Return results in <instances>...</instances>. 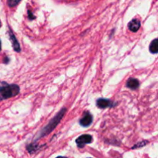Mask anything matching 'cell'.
<instances>
[{
    "instance_id": "cell-15",
    "label": "cell",
    "mask_w": 158,
    "mask_h": 158,
    "mask_svg": "<svg viewBox=\"0 0 158 158\" xmlns=\"http://www.w3.org/2000/svg\"><path fill=\"white\" fill-rule=\"evenodd\" d=\"M0 27H1V22H0Z\"/></svg>"
},
{
    "instance_id": "cell-10",
    "label": "cell",
    "mask_w": 158,
    "mask_h": 158,
    "mask_svg": "<svg viewBox=\"0 0 158 158\" xmlns=\"http://www.w3.org/2000/svg\"><path fill=\"white\" fill-rule=\"evenodd\" d=\"M20 2H21V0H8V6L9 7H15Z\"/></svg>"
},
{
    "instance_id": "cell-4",
    "label": "cell",
    "mask_w": 158,
    "mask_h": 158,
    "mask_svg": "<svg viewBox=\"0 0 158 158\" xmlns=\"http://www.w3.org/2000/svg\"><path fill=\"white\" fill-rule=\"evenodd\" d=\"M93 122V116L89 112H86L83 114V116L82 117V119L80 120V124L82 126H89Z\"/></svg>"
},
{
    "instance_id": "cell-2",
    "label": "cell",
    "mask_w": 158,
    "mask_h": 158,
    "mask_svg": "<svg viewBox=\"0 0 158 158\" xmlns=\"http://www.w3.org/2000/svg\"><path fill=\"white\" fill-rule=\"evenodd\" d=\"M19 92V87L16 85H8L4 83L0 85V100L13 97Z\"/></svg>"
},
{
    "instance_id": "cell-14",
    "label": "cell",
    "mask_w": 158,
    "mask_h": 158,
    "mask_svg": "<svg viewBox=\"0 0 158 158\" xmlns=\"http://www.w3.org/2000/svg\"><path fill=\"white\" fill-rule=\"evenodd\" d=\"M2 49V43H1V40H0V50H1Z\"/></svg>"
},
{
    "instance_id": "cell-11",
    "label": "cell",
    "mask_w": 158,
    "mask_h": 158,
    "mask_svg": "<svg viewBox=\"0 0 158 158\" xmlns=\"http://www.w3.org/2000/svg\"><path fill=\"white\" fill-rule=\"evenodd\" d=\"M28 15H29V20H33V19H35V15L32 14V12H31L30 10H28Z\"/></svg>"
},
{
    "instance_id": "cell-6",
    "label": "cell",
    "mask_w": 158,
    "mask_h": 158,
    "mask_svg": "<svg viewBox=\"0 0 158 158\" xmlns=\"http://www.w3.org/2000/svg\"><path fill=\"white\" fill-rule=\"evenodd\" d=\"M140 27V22L137 19H134L131 20L128 25V28L132 32H137Z\"/></svg>"
},
{
    "instance_id": "cell-1",
    "label": "cell",
    "mask_w": 158,
    "mask_h": 158,
    "mask_svg": "<svg viewBox=\"0 0 158 158\" xmlns=\"http://www.w3.org/2000/svg\"><path fill=\"white\" fill-rule=\"evenodd\" d=\"M66 108H63V109H62L61 111H60V112H59L58 114H57L56 116L55 117H54L53 119H52V120H51L50 122H49V123L41 130V131H40V133L38 134V136H37L36 139H40V138L43 137V136H46V135L51 133V132L57 126V125L60 123V122L61 121V119H63V116H64V114L66 113Z\"/></svg>"
},
{
    "instance_id": "cell-9",
    "label": "cell",
    "mask_w": 158,
    "mask_h": 158,
    "mask_svg": "<svg viewBox=\"0 0 158 158\" xmlns=\"http://www.w3.org/2000/svg\"><path fill=\"white\" fill-rule=\"evenodd\" d=\"M150 51L152 54H157L158 52V40L157 39L153 40L150 44Z\"/></svg>"
},
{
    "instance_id": "cell-13",
    "label": "cell",
    "mask_w": 158,
    "mask_h": 158,
    "mask_svg": "<svg viewBox=\"0 0 158 158\" xmlns=\"http://www.w3.org/2000/svg\"><path fill=\"white\" fill-rule=\"evenodd\" d=\"M56 158H67V157H66V156H57Z\"/></svg>"
},
{
    "instance_id": "cell-12",
    "label": "cell",
    "mask_w": 158,
    "mask_h": 158,
    "mask_svg": "<svg viewBox=\"0 0 158 158\" xmlns=\"http://www.w3.org/2000/svg\"><path fill=\"white\" fill-rule=\"evenodd\" d=\"M146 143H148V142H142V143H138V144H137V145H136V146H134V147H133V149H134V148H137V147H142V146L145 145V144H146Z\"/></svg>"
},
{
    "instance_id": "cell-8",
    "label": "cell",
    "mask_w": 158,
    "mask_h": 158,
    "mask_svg": "<svg viewBox=\"0 0 158 158\" xmlns=\"http://www.w3.org/2000/svg\"><path fill=\"white\" fill-rule=\"evenodd\" d=\"M9 36H10V39L12 41V46H13L14 50L17 52H19L20 51V46H19V43H18V40L17 39L15 38V35L13 34V33L12 32V30H9Z\"/></svg>"
},
{
    "instance_id": "cell-3",
    "label": "cell",
    "mask_w": 158,
    "mask_h": 158,
    "mask_svg": "<svg viewBox=\"0 0 158 158\" xmlns=\"http://www.w3.org/2000/svg\"><path fill=\"white\" fill-rule=\"evenodd\" d=\"M92 136L89 134L82 135V136H79V137L76 139V143H77V147H78L79 148H83V147H84L85 145L92 143Z\"/></svg>"
},
{
    "instance_id": "cell-5",
    "label": "cell",
    "mask_w": 158,
    "mask_h": 158,
    "mask_svg": "<svg viewBox=\"0 0 158 158\" xmlns=\"http://www.w3.org/2000/svg\"><path fill=\"white\" fill-rule=\"evenodd\" d=\"M97 105L100 108H106L108 107L114 106V103L111 102L110 100H108V99H99L97 101Z\"/></svg>"
},
{
    "instance_id": "cell-7",
    "label": "cell",
    "mask_w": 158,
    "mask_h": 158,
    "mask_svg": "<svg viewBox=\"0 0 158 158\" xmlns=\"http://www.w3.org/2000/svg\"><path fill=\"white\" fill-rule=\"evenodd\" d=\"M139 85H140V82H139V81L136 78L131 77V78H130L129 80L127 81V87L131 88V89H137V88H139Z\"/></svg>"
}]
</instances>
